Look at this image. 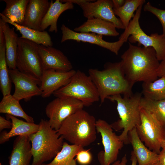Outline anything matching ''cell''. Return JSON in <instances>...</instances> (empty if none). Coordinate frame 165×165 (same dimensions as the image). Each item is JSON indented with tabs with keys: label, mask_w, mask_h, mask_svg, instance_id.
Wrapping results in <instances>:
<instances>
[{
	"label": "cell",
	"mask_w": 165,
	"mask_h": 165,
	"mask_svg": "<svg viewBox=\"0 0 165 165\" xmlns=\"http://www.w3.org/2000/svg\"><path fill=\"white\" fill-rule=\"evenodd\" d=\"M121 58L120 62L124 75L133 84L138 82L153 81L158 77L160 63L153 48L141 47L129 42V47Z\"/></svg>",
	"instance_id": "obj_1"
},
{
	"label": "cell",
	"mask_w": 165,
	"mask_h": 165,
	"mask_svg": "<svg viewBox=\"0 0 165 165\" xmlns=\"http://www.w3.org/2000/svg\"><path fill=\"white\" fill-rule=\"evenodd\" d=\"M89 75L98 90L101 103L108 97L117 94L130 96L134 85L126 77L120 61L106 64L103 70L90 69Z\"/></svg>",
	"instance_id": "obj_2"
},
{
	"label": "cell",
	"mask_w": 165,
	"mask_h": 165,
	"mask_svg": "<svg viewBox=\"0 0 165 165\" xmlns=\"http://www.w3.org/2000/svg\"><path fill=\"white\" fill-rule=\"evenodd\" d=\"M95 117L83 109L66 119L57 131L64 139L72 144L86 147L97 138Z\"/></svg>",
	"instance_id": "obj_3"
},
{
	"label": "cell",
	"mask_w": 165,
	"mask_h": 165,
	"mask_svg": "<svg viewBox=\"0 0 165 165\" xmlns=\"http://www.w3.org/2000/svg\"><path fill=\"white\" fill-rule=\"evenodd\" d=\"M39 124L38 130L28 136L33 157L31 165H40L53 159L61 150L64 142L48 121L42 119Z\"/></svg>",
	"instance_id": "obj_4"
},
{
	"label": "cell",
	"mask_w": 165,
	"mask_h": 165,
	"mask_svg": "<svg viewBox=\"0 0 165 165\" xmlns=\"http://www.w3.org/2000/svg\"><path fill=\"white\" fill-rule=\"evenodd\" d=\"M142 95V93H136L130 96H123L122 97L119 94L107 98L117 103V109L120 119L111 125L116 131L123 129L122 133L118 136L124 144L130 143L129 132L141 123L140 104Z\"/></svg>",
	"instance_id": "obj_5"
},
{
	"label": "cell",
	"mask_w": 165,
	"mask_h": 165,
	"mask_svg": "<svg viewBox=\"0 0 165 165\" xmlns=\"http://www.w3.org/2000/svg\"><path fill=\"white\" fill-rule=\"evenodd\" d=\"M56 97H68L81 101L84 106L89 107L100 99L97 89L91 79L78 70L66 85L53 94Z\"/></svg>",
	"instance_id": "obj_6"
},
{
	"label": "cell",
	"mask_w": 165,
	"mask_h": 165,
	"mask_svg": "<svg viewBox=\"0 0 165 165\" xmlns=\"http://www.w3.org/2000/svg\"><path fill=\"white\" fill-rule=\"evenodd\" d=\"M142 5L136 11L133 19L131 20L124 32L119 39H128L130 43H138V46L151 47L155 50L158 60L162 61L165 58V38L162 34L157 33L147 35L141 28L139 23Z\"/></svg>",
	"instance_id": "obj_7"
},
{
	"label": "cell",
	"mask_w": 165,
	"mask_h": 165,
	"mask_svg": "<svg viewBox=\"0 0 165 165\" xmlns=\"http://www.w3.org/2000/svg\"><path fill=\"white\" fill-rule=\"evenodd\" d=\"M38 46L31 41L18 37L16 66L20 72L41 83L43 70Z\"/></svg>",
	"instance_id": "obj_8"
},
{
	"label": "cell",
	"mask_w": 165,
	"mask_h": 165,
	"mask_svg": "<svg viewBox=\"0 0 165 165\" xmlns=\"http://www.w3.org/2000/svg\"><path fill=\"white\" fill-rule=\"evenodd\" d=\"M140 116L141 123L136 127L138 134L146 146L159 154L161 148L160 141L165 139V129L146 109L141 108Z\"/></svg>",
	"instance_id": "obj_9"
},
{
	"label": "cell",
	"mask_w": 165,
	"mask_h": 165,
	"mask_svg": "<svg viewBox=\"0 0 165 165\" xmlns=\"http://www.w3.org/2000/svg\"><path fill=\"white\" fill-rule=\"evenodd\" d=\"M96 128L101 136L104 148V150L98 154V160L101 165H111L117 161L124 143L113 132L111 124L105 121L100 119L96 121Z\"/></svg>",
	"instance_id": "obj_10"
},
{
	"label": "cell",
	"mask_w": 165,
	"mask_h": 165,
	"mask_svg": "<svg viewBox=\"0 0 165 165\" xmlns=\"http://www.w3.org/2000/svg\"><path fill=\"white\" fill-rule=\"evenodd\" d=\"M84 106L81 101L74 98L56 97L47 104L45 111L50 126L57 131L66 119Z\"/></svg>",
	"instance_id": "obj_11"
},
{
	"label": "cell",
	"mask_w": 165,
	"mask_h": 165,
	"mask_svg": "<svg viewBox=\"0 0 165 165\" xmlns=\"http://www.w3.org/2000/svg\"><path fill=\"white\" fill-rule=\"evenodd\" d=\"M83 11V16L87 19L94 17L110 22L118 29H125L119 18L114 13L112 0H72Z\"/></svg>",
	"instance_id": "obj_12"
},
{
	"label": "cell",
	"mask_w": 165,
	"mask_h": 165,
	"mask_svg": "<svg viewBox=\"0 0 165 165\" xmlns=\"http://www.w3.org/2000/svg\"><path fill=\"white\" fill-rule=\"evenodd\" d=\"M11 81L15 86L13 96L20 101L24 99L27 101L35 96L41 95L39 87L40 82L21 72L16 68L9 69Z\"/></svg>",
	"instance_id": "obj_13"
},
{
	"label": "cell",
	"mask_w": 165,
	"mask_h": 165,
	"mask_svg": "<svg viewBox=\"0 0 165 165\" xmlns=\"http://www.w3.org/2000/svg\"><path fill=\"white\" fill-rule=\"evenodd\" d=\"M61 29L62 36L61 42L72 40L77 42H82L97 45L105 48L117 55L123 43L127 41L124 39H119L114 42L106 41L103 39V35L93 33L79 32L72 30L64 24Z\"/></svg>",
	"instance_id": "obj_14"
},
{
	"label": "cell",
	"mask_w": 165,
	"mask_h": 165,
	"mask_svg": "<svg viewBox=\"0 0 165 165\" xmlns=\"http://www.w3.org/2000/svg\"><path fill=\"white\" fill-rule=\"evenodd\" d=\"M76 71L72 70L66 72L53 69L44 70L41 79L40 88L42 97H49L58 89L68 84Z\"/></svg>",
	"instance_id": "obj_15"
},
{
	"label": "cell",
	"mask_w": 165,
	"mask_h": 165,
	"mask_svg": "<svg viewBox=\"0 0 165 165\" xmlns=\"http://www.w3.org/2000/svg\"><path fill=\"white\" fill-rule=\"evenodd\" d=\"M38 52L43 70L66 72L72 70L71 62L60 50L52 46L39 45Z\"/></svg>",
	"instance_id": "obj_16"
},
{
	"label": "cell",
	"mask_w": 165,
	"mask_h": 165,
	"mask_svg": "<svg viewBox=\"0 0 165 165\" xmlns=\"http://www.w3.org/2000/svg\"><path fill=\"white\" fill-rule=\"evenodd\" d=\"M51 4L48 0H29L24 16V26L41 31L42 21Z\"/></svg>",
	"instance_id": "obj_17"
},
{
	"label": "cell",
	"mask_w": 165,
	"mask_h": 165,
	"mask_svg": "<svg viewBox=\"0 0 165 165\" xmlns=\"http://www.w3.org/2000/svg\"><path fill=\"white\" fill-rule=\"evenodd\" d=\"M128 138L138 165H154L159 162V154L143 144L138 134L136 127L129 132Z\"/></svg>",
	"instance_id": "obj_18"
},
{
	"label": "cell",
	"mask_w": 165,
	"mask_h": 165,
	"mask_svg": "<svg viewBox=\"0 0 165 165\" xmlns=\"http://www.w3.org/2000/svg\"><path fill=\"white\" fill-rule=\"evenodd\" d=\"M31 147L28 136H18L14 141L9 157V165H30L32 156Z\"/></svg>",
	"instance_id": "obj_19"
},
{
	"label": "cell",
	"mask_w": 165,
	"mask_h": 165,
	"mask_svg": "<svg viewBox=\"0 0 165 165\" xmlns=\"http://www.w3.org/2000/svg\"><path fill=\"white\" fill-rule=\"evenodd\" d=\"M0 28L3 32L5 43L6 58L9 69L16 68V62L18 47L17 34L14 28H11L9 24L0 19Z\"/></svg>",
	"instance_id": "obj_20"
},
{
	"label": "cell",
	"mask_w": 165,
	"mask_h": 165,
	"mask_svg": "<svg viewBox=\"0 0 165 165\" xmlns=\"http://www.w3.org/2000/svg\"><path fill=\"white\" fill-rule=\"evenodd\" d=\"M73 8V4L71 2L63 3L60 0H56L54 2L51 0L50 5L42 22L41 31H44L49 27V31L57 33V22L60 15L65 11Z\"/></svg>",
	"instance_id": "obj_21"
},
{
	"label": "cell",
	"mask_w": 165,
	"mask_h": 165,
	"mask_svg": "<svg viewBox=\"0 0 165 165\" xmlns=\"http://www.w3.org/2000/svg\"><path fill=\"white\" fill-rule=\"evenodd\" d=\"M112 23L98 18H91L74 29L79 32L93 33L102 35L116 36L119 33Z\"/></svg>",
	"instance_id": "obj_22"
},
{
	"label": "cell",
	"mask_w": 165,
	"mask_h": 165,
	"mask_svg": "<svg viewBox=\"0 0 165 165\" xmlns=\"http://www.w3.org/2000/svg\"><path fill=\"white\" fill-rule=\"evenodd\" d=\"M6 116L11 119L12 127L9 132L4 131L1 133L0 144L7 141L10 138L15 136H29L36 132L39 129V124L24 121L10 115L6 114Z\"/></svg>",
	"instance_id": "obj_23"
},
{
	"label": "cell",
	"mask_w": 165,
	"mask_h": 165,
	"mask_svg": "<svg viewBox=\"0 0 165 165\" xmlns=\"http://www.w3.org/2000/svg\"><path fill=\"white\" fill-rule=\"evenodd\" d=\"M0 16L3 20L13 25L16 30L20 32L22 35L21 38L31 41L38 45L53 46L51 36L47 31H39L18 24L11 21L1 13H0Z\"/></svg>",
	"instance_id": "obj_24"
},
{
	"label": "cell",
	"mask_w": 165,
	"mask_h": 165,
	"mask_svg": "<svg viewBox=\"0 0 165 165\" xmlns=\"http://www.w3.org/2000/svg\"><path fill=\"white\" fill-rule=\"evenodd\" d=\"M29 0H2L6 4L1 13L12 21L24 26V16Z\"/></svg>",
	"instance_id": "obj_25"
},
{
	"label": "cell",
	"mask_w": 165,
	"mask_h": 165,
	"mask_svg": "<svg viewBox=\"0 0 165 165\" xmlns=\"http://www.w3.org/2000/svg\"><path fill=\"white\" fill-rule=\"evenodd\" d=\"M11 82L6 61L4 35L0 28V86L3 96L11 94Z\"/></svg>",
	"instance_id": "obj_26"
},
{
	"label": "cell",
	"mask_w": 165,
	"mask_h": 165,
	"mask_svg": "<svg viewBox=\"0 0 165 165\" xmlns=\"http://www.w3.org/2000/svg\"><path fill=\"white\" fill-rule=\"evenodd\" d=\"M0 113L20 117L27 122L34 123L33 118L28 115L24 111L19 101L14 98L11 94L3 96L0 102Z\"/></svg>",
	"instance_id": "obj_27"
},
{
	"label": "cell",
	"mask_w": 165,
	"mask_h": 165,
	"mask_svg": "<svg viewBox=\"0 0 165 165\" xmlns=\"http://www.w3.org/2000/svg\"><path fill=\"white\" fill-rule=\"evenodd\" d=\"M83 148L81 146L69 145L64 142L61 151L53 160L46 165H76L74 158L81 150Z\"/></svg>",
	"instance_id": "obj_28"
},
{
	"label": "cell",
	"mask_w": 165,
	"mask_h": 165,
	"mask_svg": "<svg viewBox=\"0 0 165 165\" xmlns=\"http://www.w3.org/2000/svg\"><path fill=\"white\" fill-rule=\"evenodd\" d=\"M142 94L149 99L158 101L165 99V76L142 84Z\"/></svg>",
	"instance_id": "obj_29"
},
{
	"label": "cell",
	"mask_w": 165,
	"mask_h": 165,
	"mask_svg": "<svg viewBox=\"0 0 165 165\" xmlns=\"http://www.w3.org/2000/svg\"><path fill=\"white\" fill-rule=\"evenodd\" d=\"M145 2V0H126L121 7L113 9L115 14L119 17L125 29L128 26L131 18L134 16V12Z\"/></svg>",
	"instance_id": "obj_30"
},
{
	"label": "cell",
	"mask_w": 165,
	"mask_h": 165,
	"mask_svg": "<svg viewBox=\"0 0 165 165\" xmlns=\"http://www.w3.org/2000/svg\"><path fill=\"white\" fill-rule=\"evenodd\" d=\"M141 108L149 112L165 129V99L154 101L142 97L140 104Z\"/></svg>",
	"instance_id": "obj_31"
},
{
	"label": "cell",
	"mask_w": 165,
	"mask_h": 165,
	"mask_svg": "<svg viewBox=\"0 0 165 165\" xmlns=\"http://www.w3.org/2000/svg\"><path fill=\"white\" fill-rule=\"evenodd\" d=\"M144 10L152 13L160 20L163 28L162 34L165 38V10L160 9L152 6L149 2H147L144 6Z\"/></svg>",
	"instance_id": "obj_32"
},
{
	"label": "cell",
	"mask_w": 165,
	"mask_h": 165,
	"mask_svg": "<svg viewBox=\"0 0 165 165\" xmlns=\"http://www.w3.org/2000/svg\"><path fill=\"white\" fill-rule=\"evenodd\" d=\"M75 160L81 165H87L91 162L92 156L89 150H85L83 148L77 153Z\"/></svg>",
	"instance_id": "obj_33"
},
{
	"label": "cell",
	"mask_w": 165,
	"mask_h": 165,
	"mask_svg": "<svg viewBox=\"0 0 165 165\" xmlns=\"http://www.w3.org/2000/svg\"><path fill=\"white\" fill-rule=\"evenodd\" d=\"M12 123V122L5 119L2 116H0V131L5 129H11Z\"/></svg>",
	"instance_id": "obj_34"
},
{
	"label": "cell",
	"mask_w": 165,
	"mask_h": 165,
	"mask_svg": "<svg viewBox=\"0 0 165 165\" xmlns=\"http://www.w3.org/2000/svg\"><path fill=\"white\" fill-rule=\"evenodd\" d=\"M131 160L132 161L131 165H137V161L136 157L134 155L133 152L132 151L131 153ZM127 159L125 155L121 159L119 165H126L127 162Z\"/></svg>",
	"instance_id": "obj_35"
},
{
	"label": "cell",
	"mask_w": 165,
	"mask_h": 165,
	"mask_svg": "<svg viewBox=\"0 0 165 165\" xmlns=\"http://www.w3.org/2000/svg\"><path fill=\"white\" fill-rule=\"evenodd\" d=\"M159 77L165 76V58L161 61L158 70Z\"/></svg>",
	"instance_id": "obj_36"
},
{
	"label": "cell",
	"mask_w": 165,
	"mask_h": 165,
	"mask_svg": "<svg viewBox=\"0 0 165 165\" xmlns=\"http://www.w3.org/2000/svg\"><path fill=\"white\" fill-rule=\"evenodd\" d=\"M113 9H117L121 7L125 3V0H112Z\"/></svg>",
	"instance_id": "obj_37"
},
{
	"label": "cell",
	"mask_w": 165,
	"mask_h": 165,
	"mask_svg": "<svg viewBox=\"0 0 165 165\" xmlns=\"http://www.w3.org/2000/svg\"><path fill=\"white\" fill-rule=\"evenodd\" d=\"M159 162L160 165H165V150L162 149L159 154Z\"/></svg>",
	"instance_id": "obj_38"
},
{
	"label": "cell",
	"mask_w": 165,
	"mask_h": 165,
	"mask_svg": "<svg viewBox=\"0 0 165 165\" xmlns=\"http://www.w3.org/2000/svg\"><path fill=\"white\" fill-rule=\"evenodd\" d=\"M160 142L161 148L165 150V139L160 140Z\"/></svg>",
	"instance_id": "obj_39"
},
{
	"label": "cell",
	"mask_w": 165,
	"mask_h": 165,
	"mask_svg": "<svg viewBox=\"0 0 165 165\" xmlns=\"http://www.w3.org/2000/svg\"><path fill=\"white\" fill-rule=\"evenodd\" d=\"M120 161L117 160L112 165H119Z\"/></svg>",
	"instance_id": "obj_40"
},
{
	"label": "cell",
	"mask_w": 165,
	"mask_h": 165,
	"mask_svg": "<svg viewBox=\"0 0 165 165\" xmlns=\"http://www.w3.org/2000/svg\"><path fill=\"white\" fill-rule=\"evenodd\" d=\"M154 165H160V163L159 162H158V163H156V164H155Z\"/></svg>",
	"instance_id": "obj_41"
},
{
	"label": "cell",
	"mask_w": 165,
	"mask_h": 165,
	"mask_svg": "<svg viewBox=\"0 0 165 165\" xmlns=\"http://www.w3.org/2000/svg\"><path fill=\"white\" fill-rule=\"evenodd\" d=\"M40 165H46V164H45V163H43Z\"/></svg>",
	"instance_id": "obj_42"
},
{
	"label": "cell",
	"mask_w": 165,
	"mask_h": 165,
	"mask_svg": "<svg viewBox=\"0 0 165 165\" xmlns=\"http://www.w3.org/2000/svg\"><path fill=\"white\" fill-rule=\"evenodd\" d=\"M1 163H0V165H1Z\"/></svg>",
	"instance_id": "obj_43"
}]
</instances>
